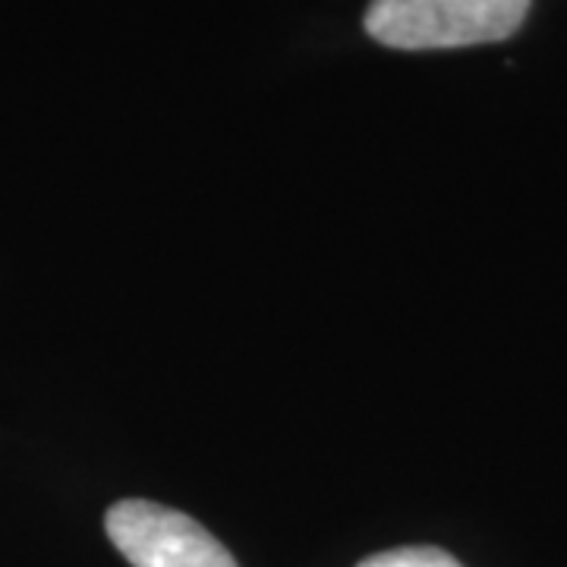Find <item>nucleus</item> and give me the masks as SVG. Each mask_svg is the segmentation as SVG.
I'll use <instances>...</instances> for the list:
<instances>
[{"instance_id": "1", "label": "nucleus", "mask_w": 567, "mask_h": 567, "mask_svg": "<svg viewBox=\"0 0 567 567\" xmlns=\"http://www.w3.org/2000/svg\"><path fill=\"white\" fill-rule=\"evenodd\" d=\"M529 0H372L365 32L398 51L470 48L511 39Z\"/></svg>"}, {"instance_id": "2", "label": "nucleus", "mask_w": 567, "mask_h": 567, "mask_svg": "<svg viewBox=\"0 0 567 567\" xmlns=\"http://www.w3.org/2000/svg\"><path fill=\"white\" fill-rule=\"evenodd\" d=\"M104 527L133 567H237L234 555L193 517L155 502H117Z\"/></svg>"}, {"instance_id": "3", "label": "nucleus", "mask_w": 567, "mask_h": 567, "mask_svg": "<svg viewBox=\"0 0 567 567\" xmlns=\"http://www.w3.org/2000/svg\"><path fill=\"white\" fill-rule=\"evenodd\" d=\"M357 567H461L457 558H451L447 551L432 546H413V548H394V551H382L372 555Z\"/></svg>"}]
</instances>
